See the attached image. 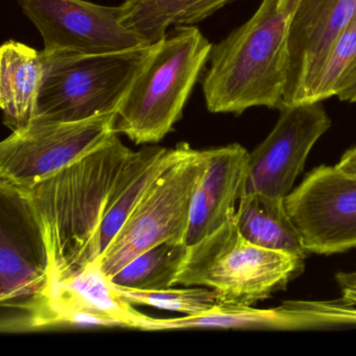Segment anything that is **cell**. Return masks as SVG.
Here are the masks:
<instances>
[{
    "label": "cell",
    "instance_id": "cell-4",
    "mask_svg": "<svg viewBox=\"0 0 356 356\" xmlns=\"http://www.w3.org/2000/svg\"><path fill=\"white\" fill-rule=\"evenodd\" d=\"M304 268V259L252 245L239 233L233 216L193 245L174 286H204L222 304L252 306L284 289Z\"/></svg>",
    "mask_w": 356,
    "mask_h": 356
},
{
    "label": "cell",
    "instance_id": "cell-10",
    "mask_svg": "<svg viewBox=\"0 0 356 356\" xmlns=\"http://www.w3.org/2000/svg\"><path fill=\"white\" fill-rule=\"evenodd\" d=\"M284 202L309 253L329 255L356 248V176L335 165L318 166Z\"/></svg>",
    "mask_w": 356,
    "mask_h": 356
},
{
    "label": "cell",
    "instance_id": "cell-8",
    "mask_svg": "<svg viewBox=\"0 0 356 356\" xmlns=\"http://www.w3.org/2000/svg\"><path fill=\"white\" fill-rule=\"evenodd\" d=\"M0 304L13 318L47 297L49 256L40 229L15 187L0 181Z\"/></svg>",
    "mask_w": 356,
    "mask_h": 356
},
{
    "label": "cell",
    "instance_id": "cell-21",
    "mask_svg": "<svg viewBox=\"0 0 356 356\" xmlns=\"http://www.w3.org/2000/svg\"><path fill=\"white\" fill-rule=\"evenodd\" d=\"M114 286L120 297L132 305L151 306L180 312L185 316L202 314L220 303L218 293L204 286H184V289L172 286L159 291H137L115 284Z\"/></svg>",
    "mask_w": 356,
    "mask_h": 356
},
{
    "label": "cell",
    "instance_id": "cell-23",
    "mask_svg": "<svg viewBox=\"0 0 356 356\" xmlns=\"http://www.w3.org/2000/svg\"><path fill=\"white\" fill-rule=\"evenodd\" d=\"M337 97L343 102L356 103V63L341 83Z\"/></svg>",
    "mask_w": 356,
    "mask_h": 356
},
{
    "label": "cell",
    "instance_id": "cell-5",
    "mask_svg": "<svg viewBox=\"0 0 356 356\" xmlns=\"http://www.w3.org/2000/svg\"><path fill=\"white\" fill-rule=\"evenodd\" d=\"M152 49L99 55L41 51L44 76L34 120L80 122L118 113Z\"/></svg>",
    "mask_w": 356,
    "mask_h": 356
},
{
    "label": "cell",
    "instance_id": "cell-20",
    "mask_svg": "<svg viewBox=\"0 0 356 356\" xmlns=\"http://www.w3.org/2000/svg\"><path fill=\"white\" fill-rule=\"evenodd\" d=\"M356 63V17L337 35L312 79L303 103H322L337 97L346 76Z\"/></svg>",
    "mask_w": 356,
    "mask_h": 356
},
{
    "label": "cell",
    "instance_id": "cell-14",
    "mask_svg": "<svg viewBox=\"0 0 356 356\" xmlns=\"http://www.w3.org/2000/svg\"><path fill=\"white\" fill-rule=\"evenodd\" d=\"M207 151V168L191 201L187 245L211 234L234 216L249 157V152L238 143Z\"/></svg>",
    "mask_w": 356,
    "mask_h": 356
},
{
    "label": "cell",
    "instance_id": "cell-17",
    "mask_svg": "<svg viewBox=\"0 0 356 356\" xmlns=\"http://www.w3.org/2000/svg\"><path fill=\"white\" fill-rule=\"evenodd\" d=\"M356 324V306L341 302H284L275 309L228 306V328L296 329Z\"/></svg>",
    "mask_w": 356,
    "mask_h": 356
},
{
    "label": "cell",
    "instance_id": "cell-24",
    "mask_svg": "<svg viewBox=\"0 0 356 356\" xmlns=\"http://www.w3.org/2000/svg\"><path fill=\"white\" fill-rule=\"evenodd\" d=\"M335 168L343 174L356 176V145L341 156Z\"/></svg>",
    "mask_w": 356,
    "mask_h": 356
},
{
    "label": "cell",
    "instance_id": "cell-15",
    "mask_svg": "<svg viewBox=\"0 0 356 356\" xmlns=\"http://www.w3.org/2000/svg\"><path fill=\"white\" fill-rule=\"evenodd\" d=\"M44 76L41 51L10 40L0 49V106L3 124L12 132L34 120Z\"/></svg>",
    "mask_w": 356,
    "mask_h": 356
},
{
    "label": "cell",
    "instance_id": "cell-11",
    "mask_svg": "<svg viewBox=\"0 0 356 356\" xmlns=\"http://www.w3.org/2000/svg\"><path fill=\"white\" fill-rule=\"evenodd\" d=\"M17 1L40 33L43 51L99 55L151 47L122 24L120 7L86 0Z\"/></svg>",
    "mask_w": 356,
    "mask_h": 356
},
{
    "label": "cell",
    "instance_id": "cell-1",
    "mask_svg": "<svg viewBox=\"0 0 356 356\" xmlns=\"http://www.w3.org/2000/svg\"><path fill=\"white\" fill-rule=\"evenodd\" d=\"M118 135L114 133L101 147L49 178L30 186H13L40 229L51 283L99 258V228L133 154Z\"/></svg>",
    "mask_w": 356,
    "mask_h": 356
},
{
    "label": "cell",
    "instance_id": "cell-7",
    "mask_svg": "<svg viewBox=\"0 0 356 356\" xmlns=\"http://www.w3.org/2000/svg\"><path fill=\"white\" fill-rule=\"evenodd\" d=\"M115 113L80 122L33 120L0 143V181L36 184L101 147L115 133Z\"/></svg>",
    "mask_w": 356,
    "mask_h": 356
},
{
    "label": "cell",
    "instance_id": "cell-16",
    "mask_svg": "<svg viewBox=\"0 0 356 356\" xmlns=\"http://www.w3.org/2000/svg\"><path fill=\"white\" fill-rule=\"evenodd\" d=\"M239 233L252 245L305 259L309 252L287 212L284 200L264 193L239 199L233 216Z\"/></svg>",
    "mask_w": 356,
    "mask_h": 356
},
{
    "label": "cell",
    "instance_id": "cell-18",
    "mask_svg": "<svg viewBox=\"0 0 356 356\" xmlns=\"http://www.w3.org/2000/svg\"><path fill=\"white\" fill-rule=\"evenodd\" d=\"M233 0H124L120 20L147 45L165 38L172 26H193Z\"/></svg>",
    "mask_w": 356,
    "mask_h": 356
},
{
    "label": "cell",
    "instance_id": "cell-19",
    "mask_svg": "<svg viewBox=\"0 0 356 356\" xmlns=\"http://www.w3.org/2000/svg\"><path fill=\"white\" fill-rule=\"evenodd\" d=\"M186 251L184 241L160 243L129 262L111 281L118 286L137 291H159L174 286Z\"/></svg>",
    "mask_w": 356,
    "mask_h": 356
},
{
    "label": "cell",
    "instance_id": "cell-12",
    "mask_svg": "<svg viewBox=\"0 0 356 356\" xmlns=\"http://www.w3.org/2000/svg\"><path fill=\"white\" fill-rule=\"evenodd\" d=\"M145 314L120 297L101 257L76 274L51 283L47 297L24 322V331L74 327L138 328Z\"/></svg>",
    "mask_w": 356,
    "mask_h": 356
},
{
    "label": "cell",
    "instance_id": "cell-13",
    "mask_svg": "<svg viewBox=\"0 0 356 356\" xmlns=\"http://www.w3.org/2000/svg\"><path fill=\"white\" fill-rule=\"evenodd\" d=\"M355 17L356 0H298L289 24L284 107L303 103L333 40Z\"/></svg>",
    "mask_w": 356,
    "mask_h": 356
},
{
    "label": "cell",
    "instance_id": "cell-6",
    "mask_svg": "<svg viewBox=\"0 0 356 356\" xmlns=\"http://www.w3.org/2000/svg\"><path fill=\"white\" fill-rule=\"evenodd\" d=\"M207 164V149L182 143L180 156L147 187L102 256V268L110 279L155 245L185 243L193 193Z\"/></svg>",
    "mask_w": 356,
    "mask_h": 356
},
{
    "label": "cell",
    "instance_id": "cell-2",
    "mask_svg": "<svg viewBox=\"0 0 356 356\" xmlns=\"http://www.w3.org/2000/svg\"><path fill=\"white\" fill-rule=\"evenodd\" d=\"M298 0H262L253 16L213 45L202 81L211 113L254 107L282 110L289 80V33Z\"/></svg>",
    "mask_w": 356,
    "mask_h": 356
},
{
    "label": "cell",
    "instance_id": "cell-3",
    "mask_svg": "<svg viewBox=\"0 0 356 356\" xmlns=\"http://www.w3.org/2000/svg\"><path fill=\"white\" fill-rule=\"evenodd\" d=\"M213 45L193 26H179L153 45L116 114L115 132L135 145L158 143L183 110Z\"/></svg>",
    "mask_w": 356,
    "mask_h": 356
},
{
    "label": "cell",
    "instance_id": "cell-22",
    "mask_svg": "<svg viewBox=\"0 0 356 356\" xmlns=\"http://www.w3.org/2000/svg\"><path fill=\"white\" fill-rule=\"evenodd\" d=\"M335 279L341 289V300L345 303L356 306V270L337 273Z\"/></svg>",
    "mask_w": 356,
    "mask_h": 356
},
{
    "label": "cell",
    "instance_id": "cell-9",
    "mask_svg": "<svg viewBox=\"0 0 356 356\" xmlns=\"http://www.w3.org/2000/svg\"><path fill=\"white\" fill-rule=\"evenodd\" d=\"M272 132L249 153L241 195L264 193L285 200L316 141L330 129L322 103L286 106Z\"/></svg>",
    "mask_w": 356,
    "mask_h": 356
}]
</instances>
